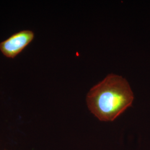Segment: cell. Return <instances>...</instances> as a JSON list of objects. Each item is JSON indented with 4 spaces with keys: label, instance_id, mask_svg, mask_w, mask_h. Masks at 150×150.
<instances>
[{
    "label": "cell",
    "instance_id": "6da1fadb",
    "mask_svg": "<svg viewBox=\"0 0 150 150\" xmlns=\"http://www.w3.org/2000/svg\"><path fill=\"white\" fill-rule=\"evenodd\" d=\"M134 99L127 80L112 74L91 88L86 98L91 113L102 121H113L132 105Z\"/></svg>",
    "mask_w": 150,
    "mask_h": 150
},
{
    "label": "cell",
    "instance_id": "7a4b0ae2",
    "mask_svg": "<svg viewBox=\"0 0 150 150\" xmlns=\"http://www.w3.org/2000/svg\"><path fill=\"white\" fill-rule=\"evenodd\" d=\"M34 38L35 33L31 30L16 32L0 43V50L6 57L14 59L31 43Z\"/></svg>",
    "mask_w": 150,
    "mask_h": 150
}]
</instances>
